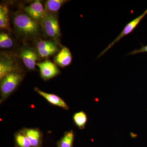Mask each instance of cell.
Instances as JSON below:
<instances>
[{"mask_svg":"<svg viewBox=\"0 0 147 147\" xmlns=\"http://www.w3.org/2000/svg\"><path fill=\"white\" fill-rule=\"evenodd\" d=\"M13 23L17 31L24 35L32 36L39 32L38 23L26 14L21 13L16 15L13 19Z\"/></svg>","mask_w":147,"mask_h":147,"instance_id":"6da1fadb","label":"cell"},{"mask_svg":"<svg viewBox=\"0 0 147 147\" xmlns=\"http://www.w3.org/2000/svg\"><path fill=\"white\" fill-rule=\"evenodd\" d=\"M23 76L18 71H14L4 76L1 80V91L3 99L8 97L22 81Z\"/></svg>","mask_w":147,"mask_h":147,"instance_id":"7a4b0ae2","label":"cell"},{"mask_svg":"<svg viewBox=\"0 0 147 147\" xmlns=\"http://www.w3.org/2000/svg\"><path fill=\"white\" fill-rule=\"evenodd\" d=\"M40 24L45 34L53 39H57L61 35V31L57 17L49 12H44L40 20Z\"/></svg>","mask_w":147,"mask_h":147,"instance_id":"3957f363","label":"cell"},{"mask_svg":"<svg viewBox=\"0 0 147 147\" xmlns=\"http://www.w3.org/2000/svg\"><path fill=\"white\" fill-rule=\"evenodd\" d=\"M147 14V9L145 10L144 12L141 15L135 18L134 20L131 21V22L129 23L128 24H127L124 27L123 30L121 32L120 34L114 40L113 42H111L109 45H108V47L102 51L100 55H98L97 58L100 57L102 56L105 53H106L108 50H110L113 46H114L116 43L119 42L122 38L127 35L131 33V32L133 31L134 29L137 26L139 23H140L141 21H142L143 18L146 16Z\"/></svg>","mask_w":147,"mask_h":147,"instance_id":"277c9868","label":"cell"},{"mask_svg":"<svg viewBox=\"0 0 147 147\" xmlns=\"http://www.w3.org/2000/svg\"><path fill=\"white\" fill-rule=\"evenodd\" d=\"M39 67L41 77L47 80L53 78L59 73V69L55 64L48 60L36 64Z\"/></svg>","mask_w":147,"mask_h":147,"instance_id":"5b68a950","label":"cell"},{"mask_svg":"<svg viewBox=\"0 0 147 147\" xmlns=\"http://www.w3.org/2000/svg\"><path fill=\"white\" fill-rule=\"evenodd\" d=\"M37 48L39 56L43 58L52 56L59 50L57 44L50 40H40L37 44Z\"/></svg>","mask_w":147,"mask_h":147,"instance_id":"8992f818","label":"cell"},{"mask_svg":"<svg viewBox=\"0 0 147 147\" xmlns=\"http://www.w3.org/2000/svg\"><path fill=\"white\" fill-rule=\"evenodd\" d=\"M20 57L27 68L33 69L35 68L38 56L36 52L30 48H24L21 50Z\"/></svg>","mask_w":147,"mask_h":147,"instance_id":"52a82bcc","label":"cell"},{"mask_svg":"<svg viewBox=\"0 0 147 147\" xmlns=\"http://www.w3.org/2000/svg\"><path fill=\"white\" fill-rule=\"evenodd\" d=\"M24 10L28 16L36 21L41 20L45 12L42 4L38 0L26 7Z\"/></svg>","mask_w":147,"mask_h":147,"instance_id":"ba28073f","label":"cell"},{"mask_svg":"<svg viewBox=\"0 0 147 147\" xmlns=\"http://www.w3.org/2000/svg\"><path fill=\"white\" fill-rule=\"evenodd\" d=\"M72 55L68 48L63 47L55 58V63L59 66L63 67L71 64Z\"/></svg>","mask_w":147,"mask_h":147,"instance_id":"9c48e42d","label":"cell"},{"mask_svg":"<svg viewBox=\"0 0 147 147\" xmlns=\"http://www.w3.org/2000/svg\"><path fill=\"white\" fill-rule=\"evenodd\" d=\"M35 90L40 95L45 98V99L51 104L57 105V106L63 108L65 110H68L69 109L68 105H67L66 103L63 99H62L61 98L57 96L42 92L38 88H36Z\"/></svg>","mask_w":147,"mask_h":147,"instance_id":"30bf717a","label":"cell"},{"mask_svg":"<svg viewBox=\"0 0 147 147\" xmlns=\"http://www.w3.org/2000/svg\"><path fill=\"white\" fill-rule=\"evenodd\" d=\"M15 71V66L13 61L8 57L2 58L0 61V79L1 80L4 76Z\"/></svg>","mask_w":147,"mask_h":147,"instance_id":"8fae6325","label":"cell"},{"mask_svg":"<svg viewBox=\"0 0 147 147\" xmlns=\"http://www.w3.org/2000/svg\"><path fill=\"white\" fill-rule=\"evenodd\" d=\"M0 28L1 29L10 30L8 9L5 5L0 6Z\"/></svg>","mask_w":147,"mask_h":147,"instance_id":"7c38bea8","label":"cell"},{"mask_svg":"<svg viewBox=\"0 0 147 147\" xmlns=\"http://www.w3.org/2000/svg\"><path fill=\"white\" fill-rule=\"evenodd\" d=\"M25 133L32 146L36 147L39 145L40 140V132L39 130L34 129H30L25 130Z\"/></svg>","mask_w":147,"mask_h":147,"instance_id":"4fadbf2b","label":"cell"},{"mask_svg":"<svg viewBox=\"0 0 147 147\" xmlns=\"http://www.w3.org/2000/svg\"><path fill=\"white\" fill-rule=\"evenodd\" d=\"M66 1L64 0H48L45 3L44 11L49 13L58 11Z\"/></svg>","mask_w":147,"mask_h":147,"instance_id":"5bb4252c","label":"cell"},{"mask_svg":"<svg viewBox=\"0 0 147 147\" xmlns=\"http://www.w3.org/2000/svg\"><path fill=\"white\" fill-rule=\"evenodd\" d=\"M74 123L79 128L82 129L85 127L87 121V117L86 113L83 111L75 113L73 116Z\"/></svg>","mask_w":147,"mask_h":147,"instance_id":"9a60e30c","label":"cell"},{"mask_svg":"<svg viewBox=\"0 0 147 147\" xmlns=\"http://www.w3.org/2000/svg\"><path fill=\"white\" fill-rule=\"evenodd\" d=\"M74 139V134L72 131L65 133L61 140L59 147H72Z\"/></svg>","mask_w":147,"mask_h":147,"instance_id":"2e32d148","label":"cell"},{"mask_svg":"<svg viewBox=\"0 0 147 147\" xmlns=\"http://www.w3.org/2000/svg\"><path fill=\"white\" fill-rule=\"evenodd\" d=\"M16 144L20 147H30L31 144L24 133H18L15 137Z\"/></svg>","mask_w":147,"mask_h":147,"instance_id":"e0dca14e","label":"cell"},{"mask_svg":"<svg viewBox=\"0 0 147 147\" xmlns=\"http://www.w3.org/2000/svg\"><path fill=\"white\" fill-rule=\"evenodd\" d=\"M13 45V41L8 35L4 32L0 34V47L8 48L12 47Z\"/></svg>","mask_w":147,"mask_h":147,"instance_id":"ac0fdd59","label":"cell"},{"mask_svg":"<svg viewBox=\"0 0 147 147\" xmlns=\"http://www.w3.org/2000/svg\"><path fill=\"white\" fill-rule=\"evenodd\" d=\"M145 52L147 53V45L142 47V48L138 50H134V51L129 53L127 55H134L139 53H145Z\"/></svg>","mask_w":147,"mask_h":147,"instance_id":"d6986e66","label":"cell"}]
</instances>
